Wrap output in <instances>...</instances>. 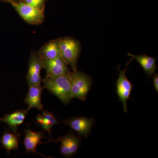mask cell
<instances>
[{
    "mask_svg": "<svg viewBox=\"0 0 158 158\" xmlns=\"http://www.w3.org/2000/svg\"><path fill=\"white\" fill-rule=\"evenodd\" d=\"M44 60L39 52L31 54L29 61V69L27 79L29 86H40L42 80L41 71L44 68Z\"/></svg>",
    "mask_w": 158,
    "mask_h": 158,
    "instance_id": "5",
    "label": "cell"
},
{
    "mask_svg": "<svg viewBox=\"0 0 158 158\" xmlns=\"http://www.w3.org/2000/svg\"><path fill=\"white\" fill-rule=\"evenodd\" d=\"M55 142H61L60 152L65 157L71 156L77 152L80 144V139L72 134H68L58 138Z\"/></svg>",
    "mask_w": 158,
    "mask_h": 158,
    "instance_id": "8",
    "label": "cell"
},
{
    "mask_svg": "<svg viewBox=\"0 0 158 158\" xmlns=\"http://www.w3.org/2000/svg\"><path fill=\"white\" fill-rule=\"evenodd\" d=\"M44 60L56 59L60 56L59 40H54L46 44L39 52Z\"/></svg>",
    "mask_w": 158,
    "mask_h": 158,
    "instance_id": "14",
    "label": "cell"
},
{
    "mask_svg": "<svg viewBox=\"0 0 158 158\" xmlns=\"http://www.w3.org/2000/svg\"><path fill=\"white\" fill-rule=\"evenodd\" d=\"M44 137V136L42 132L33 131L29 129L26 130L25 132L23 144L27 152L36 153L44 157L38 153L36 150L37 145L40 144V141Z\"/></svg>",
    "mask_w": 158,
    "mask_h": 158,
    "instance_id": "12",
    "label": "cell"
},
{
    "mask_svg": "<svg viewBox=\"0 0 158 158\" xmlns=\"http://www.w3.org/2000/svg\"><path fill=\"white\" fill-rule=\"evenodd\" d=\"M15 133L5 131L0 141L2 144L4 148L7 150L8 154L12 150H16L18 148V135Z\"/></svg>",
    "mask_w": 158,
    "mask_h": 158,
    "instance_id": "16",
    "label": "cell"
},
{
    "mask_svg": "<svg viewBox=\"0 0 158 158\" xmlns=\"http://www.w3.org/2000/svg\"><path fill=\"white\" fill-rule=\"evenodd\" d=\"M13 1H17V0H13Z\"/></svg>",
    "mask_w": 158,
    "mask_h": 158,
    "instance_id": "19",
    "label": "cell"
},
{
    "mask_svg": "<svg viewBox=\"0 0 158 158\" xmlns=\"http://www.w3.org/2000/svg\"><path fill=\"white\" fill-rule=\"evenodd\" d=\"M71 94L73 98L85 101L91 88L92 80L89 76L77 70L71 72Z\"/></svg>",
    "mask_w": 158,
    "mask_h": 158,
    "instance_id": "2",
    "label": "cell"
},
{
    "mask_svg": "<svg viewBox=\"0 0 158 158\" xmlns=\"http://www.w3.org/2000/svg\"><path fill=\"white\" fill-rule=\"evenodd\" d=\"M130 62L127 64L125 69L123 70H119L118 78L116 83L117 95L123 105V111L126 113H127V102L130 98L133 88L132 84L129 81L126 75L128 65Z\"/></svg>",
    "mask_w": 158,
    "mask_h": 158,
    "instance_id": "6",
    "label": "cell"
},
{
    "mask_svg": "<svg viewBox=\"0 0 158 158\" xmlns=\"http://www.w3.org/2000/svg\"><path fill=\"white\" fill-rule=\"evenodd\" d=\"M0 1H1V0H0Z\"/></svg>",
    "mask_w": 158,
    "mask_h": 158,
    "instance_id": "20",
    "label": "cell"
},
{
    "mask_svg": "<svg viewBox=\"0 0 158 158\" xmlns=\"http://www.w3.org/2000/svg\"><path fill=\"white\" fill-rule=\"evenodd\" d=\"M71 72L57 77H46L42 80L44 88L57 97L65 104L73 98L71 94Z\"/></svg>",
    "mask_w": 158,
    "mask_h": 158,
    "instance_id": "1",
    "label": "cell"
},
{
    "mask_svg": "<svg viewBox=\"0 0 158 158\" xmlns=\"http://www.w3.org/2000/svg\"><path fill=\"white\" fill-rule=\"evenodd\" d=\"M68 64L61 56L51 60H44V68L46 71V77H57L66 74L70 72Z\"/></svg>",
    "mask_w": 158,
    "mask_h": 158,
    "instance_id": "9",
    "label": "cell"
},
{
    "mask_svg": "<svg viewBox=\"0 0 158 158\" xmlns=\"http://www.w3.org/2000/svg\"><path fill=\"white\" fill-rule=\"evenodd\" d=\"M11 4L21 17L25 21L31 24H39L44 18V10L37 9L22 2L13 0H6Z\"/></svg>",
    "mask_w": 158,
    "mask_h": 158,
    "instance_id": "3",
    "label": "cell"
},
{
    "mask_svg": "<svg viewBox=\"0 0 158 158\" xmlns=\"http://www.w3.org/2000/svg\"><path fill=\"white\" fill-rule=\"evenodd\" d=\"M128 56L131 58L132 60L136 59L137 60L149 77L152 76L154 73L157 68L156 58L146 55L138 56L128 53Z\"/></svg>",
    "mask_w": 158,
    "mask_h": 158,
    "instance_id": "13",
    "label": "cell"
},
{
    "mask_svg": "<svg viewBox=\"0 0 158 158\" xmlns=\"http://www.w3.org/2000/svg\"><path fill=\"white\" fill-rule=\"evenodd\" d=\"M45 1V0H22V2L37 9L44 10Z\"/></svg>",
    "mask_w": 158,
    "mask_h": 158,
    "instance_id": "17",
    "label": "cell"
},
{
    "mask_svg": "<svg viewBox=\"0 0 158 158\" xmlns=\"http://www.w3.org/2000/svg\"><path fill=\"white\" fill-rule=\"evenodd\" d=\"M63 122L78 133L79 135L86 138L90 135L95 120L93 118L78 117L68 118Z\"/></svg>",
    "mask_w": 158,
    "mask_h": 158,
    "instance_id": "7",
    "label": "cell"
},
{
    "mask_svg": "<svg viewBox=\"0 0 158 158\" xmlns=\"http://www.w3.org/2000/svg\"><path fill=\"white\" fill-rule=\"evenodd\" d=\"M41 115H39L36 118L37 122L40 125L47 131L48 132L50 135L51 130L52 127L55 125L58 124L59 120L57 119L53 113L49 112L48 111H43Z\"/></svg>",
    "mask_w": 158,
    "mask_h": 158,
    "instance_id": "15",
    "label": "cell"
},
{
    "mask_svg": "<svg viewBox=\"0 0 158 158\" xmlns=\"http://www.w3.org/2000/svg\"><path fill=\"white\" fill-rule=\"evenodd\" d=\"M29 110H18L10 114H7L0 117V122L6 123L13 132L17 134V128L22 124L28 113Z\"/></svg>",
    "mask_w": 158,
    "mask_h": 158,
    "instance_id": "11",
    "label": "cell"
},
{
    "mask_svg": "<svg viewBox=\"0 0 158 158\" xmlns=\"http://www.w3.org/2000/svg\"><path fill=\"white\" fill-rule=\"evenodd\" d=\"M44 88L40 86H29V90L25 99V102L28 105L27 109L30 110L31 108H35L43 111V105L41 102V93Z\"/></svg>",
    "mask_w": 158,
    "mask_h": 158,
    "instance_id": "10",
    "label": "cell"
},
{
    "mask_svg": "<svg viewBox=\"0 0 158 158\" xmlns=\"http://www.w3.org/2000/svg\"><path fill=\"white\" fill-rule=\"evenodd\" d=\"M153 83L154 88L156 90L157 93L158 92V76L157 74H153Z\"/></svg>",
    "mask_w": 158,
    "mask_h": 158,
    "instance_id": "18",
    "label": "cell"
},
{
    "mask_svg": "<svg viewBox=\"0 0 158 158\" xmlns=\"http://www.w3.org/2000/svg\"><path fill=\"white\" fill-rule=\"evenodd\" d=\"M60 56L67 64H69L73 71L77 70V63L80 52L79 43L71 38L59 40Z\"/></svg>",
    "mask_w": 158,
    "mask_h": 158,
    "instance_id": "4",
    "label": "cell"
}]
</instances>
